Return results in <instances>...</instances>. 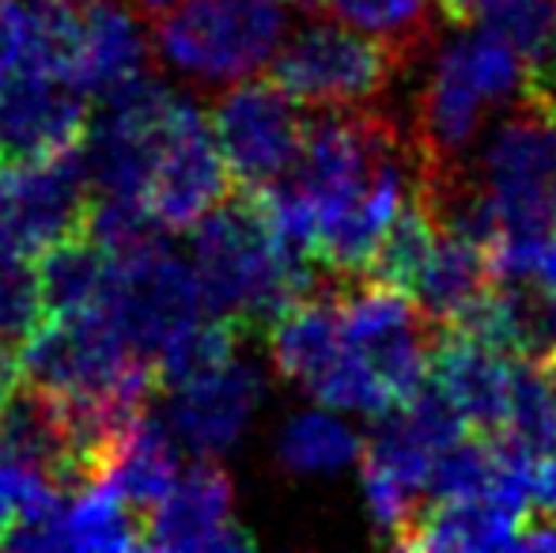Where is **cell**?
<instances>
[{
  "instance_id": "1",
  "label": "cell",
  "mask_w": 556,
  "mask_h": 553,
  "mask_svg": "<svg viewBox=\"0 0 556 553\" xmlns=\"http://www.w3.org/2000/svg\"><path fill=\"white\" fill-rule=\"evenodd\" d=\"M527 58L489 23L466 27L458 42L443 46L413 114V178L446 183L477 171L473 148L489 118L522 96Z\"/></svg>"
},
{
  "instance_id": "2",
  "label": "cell",
  "mask_w": 556,
  "mask_h": 553,
  "mask_svg": "<svg viewBox=\"0 0 556 553\" xmlns=\"http://www.w3.org/2000/svg\"><path fill=\"white\" fill-rule=\"evenodd\" d=\"M190 231V266L205 311L239 318L250 330L269 326L280 307L330 277L277 236L254 193H231Z\"/></svg>"
},
{
  "instance_id": "3",
  "label": "cell",
  "mask_w": 556,
  "mask_h": 553,
  "mask_svg": "<svg viewBox=\"0 0 556 553\" xmlns=\"http://www.w3.org/2000/svg\"><path fill=\"white\" fill-rule=\"evenodd\" d=\"M152 53L201 88H231L269 65L288 38L285 0H170L148 27Z\"/></svg>"
},
{
  "instance_id": "4",
  "label": "cell",
  "mask_w": 556,
  "mask_h": 553,
  "mask_svg": "<svg viewBox=\"0 0 556 553\" xmlns=\"http://www.w3.org/2000/svg\"><path fill=\"white\" fill-rule=\"evenodd\" d=\"M402 68L405 65L379 38L315 15V23L280 42L265 65V76L300 106L356 111L387 96Z\"/></svg>"
},
{
  "instance_id": "5",
  "label": "cell",
  "mask_w": 556,
  "mask_h": 553,
  "mask_svg": "<svg viewBox=\"0 0 556 553\" xmlns=\"http://www.w3.org/2000/svg\"><path fill=\"white\" fill-rule=\"evenodd\" d=\"M20 379L65 399L160 391L155 364L137 356L103 307L42 318L20 349Z\"/></svg>"
},
{
  "instance_id": "6",
  "label": "cell",
  "mask_w": 556,
  "mask_h": 553,
  "mask_svg": "<svg viewBox=\"0 0 556 553\" xmlns=\"http://www.w3.org/2000/svg\"><path fill=\"white\" fill-rule=\"evenodd\" d=\"M99 307L117 326L125 345L155 364V356L178 334L198 323L205 300L190 262L178 259L163 239H155L140 251L111 259V277Z\"/></svg>"
},
{
  "instance_id": "7",
  "label": "cell",
  "mask_w": 556,
  "mask_h": 553,
  "mask_svg": "<svg viewBox=\"0 0 556 553\" xmlns=\"http://www.w3.org/2000/svg\"><path fill=\"white\" fill-rule=\"evenodd\" d=\"M307 114L292 96L265 80H239L216 99L208 129L220 148L235 190L257 193L292 171Z\"/></svg>"
},
{
  "instance_id": "8",
  "label": "cell",
  "mask_w": 556,
  "mask_h": 553,
  "mask_svg": "<svg viewBox=\"0 0 556 553\" xmlns=\"http://www.w3.org/2000/svg\"><path fill=\"white\" fill-rule=\"evenodd\" d=\"M96 201L84 152L35 163H0V247L38 259L46 247L88 231Z\"/></svg>"
},
{
  "instance_id": "9",
  "label": "cell",
  "mask_w": 556,
  "mask_h": 553,
  "mask_svg": "<svg viewBox=\"0 0 556 553\" xmlns=\"http://www.w3.org/2000/svg\"><path fill=\"white\" fill-rule=\"evenodd\" d=\"M556 171V111L519 96L504 114L477 163V178L492 193L504 231H545L549 183Z\"/></svg>"
},
{
  "instance_id": "10",
  "label": "cell",
  "mask_w": 556,
  "mask_h": 553,
  "mask_svg": "<svg viewBox=\"0 0 556 553\" xmlns=\"http://www.w3.org/2000/svg\"><path fill=\"white\" fill-rule=\"evenodd\" d=\"M235 183L213 140L208 118L193 103L178 99L167 122L152 171L144 183V205L163 231H190L201 216L231 198Z\"/></svg>"
},
{
  "instance_id": "11",
  "label": "cell",
  "mask_w": 556,
  "mask_h": 553,
  "mask_svg": "<svg viewBox=\"0 0 556 553\" xmlns=\"http://www.w3.org/2000/svg\"><path fill=\"white\" fill-rule=\"evenodd\" d=\"M91 99L68 76L35 73L0 84V163H35L84 144Z\"/></svg>"
},
{
  "instance_id": "12",
  "label": "cell",
  "mask_w": 556,
  "mask_h": 553,
  "mask_svg": "<svg viewBox=\"0 0 556 553\" xmlns=\"http://www.w3.org/2000/svg\"><path fill=\"white\" fill-rule=\"evenodd\" d=\"M235 519V486L216 458H193L144 516V550H250Z\"/></svg>"
},
{
  "instance_id": "13",
  "label": "cell",
  "mask_w": 556,
  "mask_h": 553,
  "mask_svg": "<svg viewBox=\"0 0 556 553\" xmlns=\"http://www.w3.org/2000/svg\"><path fill=\"white\" fill-rule=\"evenodd\" d=\"M167 394V428L178 451H190L193 458H220L235 448L247 420L254 417V406L262 399V376L235 356L224 368L190 379Z\"/></svg>"
},
{
  "instance_id": "14",
  "label": "cell",
  "mask_w": 556,
  "mask_h": 553,
  "mask_svg": "<svg viewBox=\"0 0 556 553\" xmlns=\"http://www.w3.org/2000/svg\"><path fill=\"white\" fill-rule=\"evenodd\" d=\"M511 372L515 361L458 330H440V341L428 361V376L440 384L473 436L496 440L507 432L511 414Z\"/></svg>"
},
{
  "instance_id": "15",
  "label": "cell",
  "mask_w": 556,
  "mask_h": 553,
  "mask_svg": "<svg viewBox=\"0 0 556 553\" xmlns=\"http://www.w3.org/2000/svg\"><path fill=\"white\" fill-rule=\"evenodd\" d=\"M80 0H0V84L58 73L73 80Z\"/></svg>"
},
{
  "instance_id": "16",
  "label": "cell",
  "mask_w": 556,
  "mask_h": 553,
  "mask_svg": "<svg viewBox=\"0 0 556 553\" xmlns=\"http://www.w3.org/2000/svg\"><path fill=\"white\" fill-rule=\"evenodd\" d=\"M152 58V35L125 0H80V46L73 61L76 88L103 96L148 73Z\"/></svg>"
},
{
  "instance_id": "17",
  "label": "cell",
  "mask_w": 556,
  "mask_h": 553,
  "mask_svg": "<svg viewBox=\"0 0 556 553\" xmlns=\"http://www.w3.org/2000/svg\"><path fill=\"white\" fill-rule=\"evenodd\" d=\"M269 356L277 372L303 391H315V384L344 353L341 311H337V277H326L307 296L292 300L269 318Z\"/></svg>"
},
{
  "instance_id": "18",
  "label": "cell",
  "mask_w": 556,
  "mask_h": 553,
  "mask_svg": "<svg viewBox=\"0 0 556 553\" xmlns=\"http://www.w3.org/2000/svg\"><path fill=\"white\" fill-rule=\"evenodd\" d=\"M522 519L489 497H428L402 550H504Z\"/></svg>"
},
{
  "instance_id": "19",
  "label": "cell",
  "mask_w": 556,
  "mask_h": 553,
  "mask_svg": "<svg viewBox=\"0 0 556 553\" xmlns=\"http://www.w3.org/2000/svg\"><path fill=\"white\" fill-rule=\"evenodd\" d=\"M307 12L379 38L405 68L432 50L446 23L440 0H311Z\"/></svg>"
},
{
  "instance_id": "20",
  "label": "cell",
  "mask_w": 556,
  "mask_h": 553,
  "mask_svg": "<svg viewBox=\"0 0 556 553\" xmlns=\"http://www.w3.org/2000/svg\"><path fill=\"white\" fill-rule=\"evenodd\" d=\"M175 478H178L175 436H170L167 420H160L152 410H144V414L132 420L129 432H125L111 470H106V478L99 486H106L129 508L148 516L163 501V493L175 486Z\"/></svg>"
},
{
  "instance_id": "21",
  "label": "cell",
  "mask_w": 556,
  "mask_h": 553,
  "mask_svg": "<svg viewBox=\"0 0 556 553\" xmlns=\"http://www.w3.org/2000/svg\"><path fill=\"white\" fill-rule=\"evenodd\" d=\"M435 243H440V216L432 213L425 193L409 183L402 205L394 209L387 231H382L371 259H367L364 277L417 296L420 280L428 274V262L435 254Z\"/></svg>"
},
{
  "instance_id": "22",
  "label": "cell",
  "mask_w": 556,
  "mask_h": 553,
  "mask_svg": "<svg viewBox=\"0 0 556 553\" xmlns=\"http://www.w3.org/2000/svg\"><path fill=\"white\" fill-rule=\"evenodd\" d=\"M35 269L46 318L76 315V311L99 307L106 277H111V254L103 251L99 239L80 231V236H68L61 243L46 247L35 259Z\"/></svg>"
},
{
  "instance_id": "23",
  "label": "cell",
  "mask_w": 556,
  "mask_h": 553,
  "mask_svg": "<svg viewBox=\"0 0 556 553\" xmlns=\"http://www.w3.org/2000/svg\"><path fill=\"white\" fill-rule=\"evenodd\" d=\"M492 280V251L473 239L458 236V231L440 228V243L428 262V274L417 288V300L432 311L440 323L454 318L462 307L477 300L481 292H489Z\"/></svg>"
},
{
  "instance_id": "24",
  "label": "cell",
  "mask_w": 556,
  "mask_h": 553,
  "mask_svg": "<svg viewBox=\"0 0 556 553\" xmlns=\"http://www.w3.org/2000/svg\"><path fill=\"white\" fill-rule=\"evenodd\" d=\"M61 550H144V516L106 486H88L65 501Z\"/></svg>"
},
{
  "instance_id": "25",
  "label": "cell",
  "mask_w": 556,
  "mask_h": 553,
  "mask_svg": "<svg viewBox=\"0 0 556 553\" xmlns=\"http://www.w3.org/2000/svg\"><path fill=\"white\" fill-rule=\"evenodd\" d=\"M250 338V326L231 315L198 318L190 330H182L160 356H155V379L160 391H175V387L201 379L208 372L224 368L227 361L239 356V345Z\"/></svg>"
},
{
  "instance_id": "26",
  "label": "cell",
  "mask_w": 556,
  "mask_h": 553,
  "mask_svg": "<svg viewBox=\"0 0 556 553\" xmlns=\"http://www.w3.org/2000/svg\"><path fill=\"white\" fill-rule=\"evenodd\" d=\"M496 303L515 361L542 364L556 353V288L534 277H496Z\"/></svg>"
},
{
  "instance_id": "27",
  "label": "cell",
  "mask_w": 556,
  "mask_h": 553,
  "mask_svg": "<svg viewBox=\"0 0 556 553\" xmlns=\"http://www.w3.org/2000/svg\"><path fill=\"white\" fill-rule=\"evenodd\" d=\"M359 458V440L326 414H300L280 432V466L295 474L341 470L344 463Z\"/></svg>"
},
{
  "instance_id": "28",
  "label": "cell",
  "mask_w": 556,
  "mask_h": 553,
  "mask_svg": "<svg viewBox=\"0 0 556 553\" xmlns=\"http://www.w3.org/2000/svg\"><path fill=\"white\" fill-rule=\"evenodd\" d=\"M42 288L35 259L0 247V345L20 353L23 341L42 326Z\"/></svg>"
},
{
  "instance_id": "29",
  "label": "cell",
  "mask_w": 556,
  "mask_h": 553,
  "mask_svg": "<svg viewBox=\"0 0 556 553\" xmlns=\"http://www.w3.org/2000/svg\"><path fill=\"white\" fill-rule=\"evenodd\" d=\"M522 96L538 99V103L556 111V15H553V27H549V35H545L542 50H538L534 58H527Z\"/></svg>"
},
{
  "instance_id": "30",
  "label": "cell",
  "mask_w": 556,
  "mask_h": 553,
  "mask_svg": "<svg viewBox=\"0 0 556 553\" xmlns=\"http://www.w3.org/2000/svg\"><path fill=\"white\" fill-rule=\"evenodd\" d=\"M511 4V0H440V12L443 20L451 23V27H477V23L489 20L496 8Z\"/></svg>"
},
{
  "instance_id": "31",
  "label": "cell",
  "mask_w": 556,
  "mask_h": 553,
  "mask_svg": "<svg viewBox=\"0 0 556 553\" xmlns=\"http://www.w3.org/2000/svg\"><path fill=\"white\" fill-rule=\"evenodd\" d=\"M15 384H20V353L0 345V406H4L8 394L15 391Z\"/></svg>"
},
{
  "instance_id": "32",
  "label": "cell",
  "mask_w": 556,
  "mask_h": 553,
  "mask_svg": "<svg viewBox=\"0 0 556 553\" xmlns=\"http://www.w3.org/2000/svg\"><path fill=\"white\" fill-rule=\"evenodd\" d=\"M534 372H538V379H542V391H545V399H549V406L556 414V353L545 356L542 364H534Z\"/></svg>"
},
{
  "instance_id": "33",
  "label": "cell",
  "mask_w": 556,
  "mask_h": 553,
  "mask_svg": "<svg viewBox=\"0 0 556 553\" xmlns=\"http://www.w3.org/2000/svg\"><path fill=\"white\" fill-rule=\"evenodd\" d=\"M549 224L556 228V171H553V183H549Z\"/></svg>"
},
{
  "instance_id": "34",
  "label": "cell",
  "mask_w": 556,
  "mask_h": 553,
  "mask_svg": "<svg viewBox=\"0 0 556 553\" xmlns=\"http://www.w3.org/2000/svg\"><path fill=\"white\" fill-rule=\"evenodd\" d=\"M292 4H300V8H303V12H307V8H311V0H292Z\"/></svg>"
}]
</instances>
